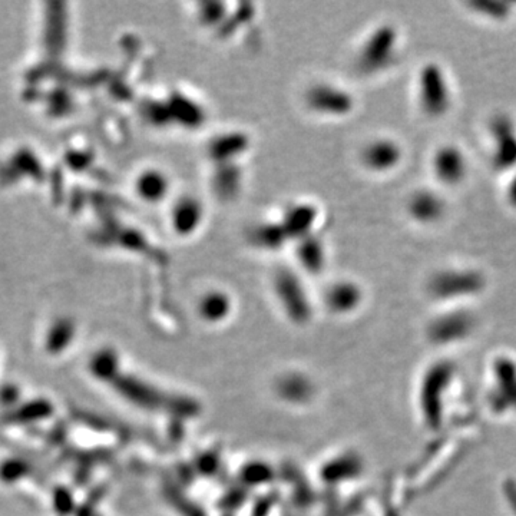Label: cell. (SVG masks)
Instances as JSON below:
<instances>
[{"mask_svg":"<svg viewBox=\"0 0 516 516\" xmlns=\"http://www.w3.org/2000/svg\"><path fill=\"white\" fill-rule=\"evenodd\" d=\"M401 33L390 23L374 28L356 52V70L363 76H376L390 69L401 49Z\"/></svg>","mask_w":516,"mask_h":516,"instance_id":"obj_1","label":"cell"},{"mask_svg":"<svg viewBox=\"0 0 516 516\" xmlns=\"http://www.w3.org/2000/svg\"><path fill=\"white\" fill-rule=\"evenodd\" d=\"M417 106L430 120L446 116L453 104V90L446 70L437 62L420 66L416 78Z\"/></svg>","mask_w":516,"mask_h":516,"instance_id":"obj_2","label":"cell"},{"mask_svg":"<svg viewBox=\"0 0 516 516\" xmlns=\"http://www.w3.org/2000/svg\"><path fill=\"white\" fill-rule=\"evenodd\" d=\"M306 108L327 118H344L356 109V98L348 89L332 82H317L304 93Z\"/></svg>","mask_w":516,"mask_h":516,"instance_id":"obj_3","label":"cell"},{"mask_svg":"<svg viewBox=\"0 0 516 516\" xmlns=\"http://www.w3.org/2000/svg\"><path fill=\"white\" fill-rule=\"evenodd\" d=\"M490 162L497 171L516 170V122L510 115L498 113L489 122Z\"/></svg>","mask_w":516,"mask_h":516,"instance_id":"obj_4","label":"cell"},{"mask_svg":"<svg viewBox=\"0 0 516 516\" xmlns=\"http://www.w3.org/2000/svg\"><path fill=\"white\" fill-rule=\"evenodd\" d=\"M405 150L397 139L392 136L373 138L360 151V163L371 174H390L402 166Z\"/></svg>","mask_w":516,"mask_h":516,"instance_id":"obj_5","label":"cell"},{"mask_svg":"<svg viewBox=\"0 0 516 516\" xmlns=\"http://www.w3.org/2000/svg\"><path fill=\"white\" fill-rule=\"evenodd\" d=\"M469 159L463 150L455 144H444L435 150L430 170L435 179L448 188L462 185L469 175Z\"/></svg>","mask_w":516,"mask_h":516,"instance_id":"obj_6","label":"cell"},{"mask_svg":"<svg viewBox=\"0 0 516 516\" xmlns=\"http://www.w3.org/2000/svg\"><path fill=\"white\" fill-rule=\"evenodd\" d=\"M483 284V277L481 273L471 268H449L442 270L435 274L430 280L429 287L435 296L449 297L472 294L478 291Z\"/></svg>","mask_w":516,"mask_h":516,"instance_id":"obj_7","label":"cell"},{"mask_svg":"<svg viewBox=\"0 0 516 516\" xmlns=\"http://www.w3.org/2000/svg\"><path fill=\"white\" fill-rule=\"evenodd\" d=\"M406 213L419 225H435L448 213V204L439 193L430 188L413 191L406 201Z\"/></svg>","mask_w":516,"mask_h":516,"instance_id":"obj_8","label":"cell"},{"mask_svg":"<svg viewBox=\"0 0 516 516\" xmlns=\"http://www.w3.org/2000/svg\"><path fill=\"white\" fill-rule=\"evenodd\" d=\"M319 216V208L314 204L296 202L284 209L278 221L283 227L289 241L297 243L316 232Z\"/></svg>","mask_w":516,"mask_h":516,"instance_id":"obj_9","label":"cell"},{"mask_svg":"<svg viewBox=\"0 0 516 516\" xmlns=\"http://www.w3.org/2000/svg\"><path fill=\"white\" fill-rule=\"evenodd\" d=\"M273 286L281 304H283L293 316L300 317L309 312L306 291H304L301 280L294 273V270L289 267L278 268L273 278Z\"/></svg>","mask_w":516,"mask_h":516,"instance_id":"obj_10","label":"cell"},{"mask_svg":"<svg viewBox=\"0 0 516 516\" xmlns=\"http://www.w3.org/2000/svg\"><path fill=\"white\" fill-rule=\"evenodd\" d=\"M250 147L251 139L245 132L228 131L211 139L208 144V156L214 162V166L239 162L248 152Z\"/></svg>","mask_w":516,"mask_h":516,"instance_id":"obj_11","label":"cell"},{"mask_svg":"<svg viewBox=\"0 0 516 516\" xmlns=\"http://www.w3.org/2000/svg\"><path fill=\"white\" fill-rule=\"evenodd\" d=\"M205 218V208L194 195L181 197L171 209V227L181 237L195 234Z\"/></svg>","mask_w":516,"mask_h":516,"instance_id":"obj_12","label":"cell"},{"mask_svg":"<svg viewBox=\"0 0 516 516\" xmlns=\"http://www.w3.org/2000/svg\"><path fill=\"white\" fill-rule=\"evenodd\" d=\"M297 264L307 273L317 274L327 264V247L317 232L294 243Z\"/></svg>","mask_w":516,"mask_h":516,"instance_id":"obj_13","label":"cell"},{"mask_svg":"<svg viewBox=\"0 0 516 516\" xmlns=\"http://www.w3.org/2000/svg\"><path fill=\"white\" fill-rule=\"evenodd\" d=\"M135 190L139 198L151 204H156L167 198L171 190V182L168 175L163 171L148 168L136 177Z\"/></svg>","mask_w":516,"mask_h":516,"instance_id":"obj_14","label":"cell"},{"mask_svg":"<svg viewBox=\"0 0 516 516\" xmlns=\"http://www.w3.org/2000/svg\"><path fill=\"white\" fill-rule=\"evenodd\" d=\"M252 247L264 251H277L287 245L290 241L280 221H261L250 229L248 236Z\"/></svg>","mask_w":516,"mask_h":516,"instance_id":"obj_15","label":"cell"},{"mask_svg":"<svg viewBox=\"0 0 516 516\" xmlns=\"http://www.w3.org/2000/svg\"><path fill=\"white\" fill-rule=\"evenodd\" d=\"M325 297L330 309L344 313L359 306L362 300V290L360 286L353 283V281L340 280L328 287Z\"/></svg>","mask_w":516,"mask_h":516,"instance_id":"obj_16","label":"cell"},{"mask_svg":"<svg viewBox=\"0 0 516 516\" xmlns=\"http://www.w3.org/2000/svg\"><path fill=\"white\" fill-rule=\"evenodd\" d=\"M243 184V170L239 167L237 162L231 163H218L216 166L214 185L218 195L229 198L236 195Z\"/></svg>","mask_w":516,"mask_h":516,"instance_id":"obj_17","label":"cell"},{"mask_svg":"<svg viewBox=\"0 0 516 516\" xmlns=\"http://www.w3.org/2000/svg\"><path fill=\"white\" fill-rule=\"evenodd\" d=\"M229 19L228 3L224 2H207L201 5L200 9V20L204 26L218 29V32L224 28L225 22Z\"/></svg>","mask_w":516,"mask_h":516,"instance_id":"obj_18","label":"cell"},{"mask_svg":"<svg viewBox=\"0 0 516 516\" xmlns=\"http://www.w3.org/2000/svg\"><path fill=\"white\" fill-rule=\"evenodd\" d=\"M229 298L223 291H211L202 297L201 313L208 320H217L224 317L229 309Z\"/></svg>","mask_w":516,"mask_h":516,"instance_id":"obj_19","label":"cell"},{"mask_svg":"<svg viewBox=\"0 0 516 516\" xmlns=\"http://www.w3.org/2000/svg\"><path fill=\"white\" fill-rule=\"evenodd\" d=\"M506 201L513 209H516V170L512 172L506 186Z\"/></svg>","mask_w":516,"mask_h":516,"instance_id":"obj_20","label":"cell"}]
</instances>
